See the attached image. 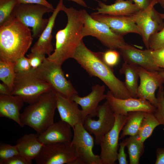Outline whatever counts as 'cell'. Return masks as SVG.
<instances>
[{"mask_svg": "<svg viewBox=\"0 0 164 164\" xmlns=\"http://www.w3.org/2000/svg\"><path fill=\"white\" fill-rule=\"evenodd\" d=\"M102 53L91 51L82 40L72 58L75 60L90 76L97 77L101 80L114 97L121 99L132 97L124 82L115 75L113 69L107 65L103 60Z\"/></svg>", "mask_w": 164, "mask_h": 164, "instance_id": "obj_1", "label": "cell"}, {"mask_svg": "<svg viewBox=\"0 0 164 164\" xmlns=\"http://www.w3.org/2000/svg\"><path fill=\"white\" fill-rule=\"evenodd\" d=\"M62 11L67 16V25L56 33L54 52L46 58L61 66L66 60L72 58L76 48L84 37L82 34L83 20L80 10L67 7L63 4Z\"/></svg>", "mask_w": 164, "mask_h": 164, "instance_id": "obj_2", "label": "cell"}, {"mask_svg": "<svg viewBox=\"0 0 164 164\" xmlns=\"http://www.w3.org/2000/svg\"><path fill=\"white\" fill-rule=\"evenodd\" d=\"M33 40L29 27L16 19L0 27V60L15 63L24 56Z\"/></svg>", "mask_w": 164, "mask_h": 164, "instance_id": "obj_3", "label": "cell"}, {"mask_svg": "<svg viewBox=\"0 0 164 164\" xmlns=\"http://www.w3.org/2000/svg\"><path fill=\"white\" fill-rule=\"evenodd\" d=\"M56 108V92L53 90L41 94L29 104L20 114L23 127L27 125L40 134L54 122Z\"/></svg>", "mask_w": 164, "mask_h": 164, "instance_id": "obj_4", "label": "cell"}, {"mask_svg": "<svg viewBox=\"0 0 164 164\" xmlns=\"http://www.w3.org/2000/svg\"><path fill=\"white\" fill-rule=\"evenodd\" d=\"M52 9L45 5L32 3H17L13 9L11 17L26 26L32 28L33 38L39 37L47 25L49 19H43L46 13L53 12Z\"/></svg>", "mask_w": 164, "mask_h": 164, "instance_id": "obj_5", "label": "cell"}, {"mask_svg": "<svg viewBox=\"0 0 164 164\" xmlns=\"http://www.w3.org/2000/svg\"><path fill=\"white\" fill-rule=\"evenodd\" d=\"M53 90L48 83L39 79L35 69L16 73L11 95L21 97L29 104L41 94Z\"/></svg>", "mask_w": 164, "mask_h": 164, "instance_id": "obj_6", "label": "cell"}, {"mask_svg": "<svg viewBox=\"0 0 164 164\" xmlns=\"http://www.w3.org/2000/svg\"><path fill=\"white\" fill-rule=\"evenodd\" d=\"M80 11L83 20L84 37H95L104 46L110 49H119L126 43L123 36L115 34L107 25L94 19L85 9Z\"/></svg>", "mask_w": 164, "mask_h": 164, "instance_id": "obj_7", "label": "cell"}, {"mask_svg": "<svg viewBox=\"0 0 164 164\" xmlns=\"http://www.w3.org/2000/svg\"><path fill=\"white\" fill-rule=\"evenodd\" d=\"M35 71L37 77L49 84L55 92L69 99L73 94H78L70 80L65 77L61 65L46 58Z\"/></svg>", "mask_w": 164, "mask_h": 164, "instance_id": "obj_8", "label": "cell"}, {"mask_svg": "<svg viewBox=\"0 0 164 164\" xmlns=\"http://www.w3.org/2000/svg\"><path fill=\"white\" fill-rule=\"evenodd\" d=\"M72 128L71 143L75 151V164H101L100 155L93 151L94 139L84 128L82 122H78Z\"/></svg>", "mask_w": 164, "mask_h": 164, "instance_id": "obj_9", "label": "cell"}, {"mask_svg": "<svg viewBox=\"0 0 164 164\" xmlns=\"http://www.w3.org/2000/svg\"><path fill=\"white\" fill-rule=\"evenodd\" d=\"M158 3V0H153L146 8L130 15L136 24L142 37L145 46L149 49V42L150 36L161 30L164 27V22L161 13L154 6Z\"/></svg>", "mask_w": 164, "mask_h": 164, "instance_id": "obj_10", "label": "cell"}, {"mask_svg": "<svg viewBox=\"0 0 164 164\" xmlns=\"http://www.w3.org/2000/svg\"><path fill=\"white\" fill-rule=\"evenodd\" d=\"M34 160L37 164H75L71 142L44 144Z\"/></svg>", "mask_w": 164, "mask_h": 164, "instance_id": "obj_11", "label": "cell"}, {"mask_svg": "<svg viewBox=\"0 0 164 164\" xmlns=\"http://www.w3.org/2000/svg\"><path fill=\"white\" fill-rule=\"evenodd\" d=\"M97 116L98 118L96 120L90 116H87L83 125L89 133L94 135L95 143L100 145L104 136L113 127L115 121V114L107 101L98 106Z\"/></svg>", "mask_w": 164, "mask_h": 164, "instance_id": "obj_12", "label": "cell"}, {"mask_svg": "<svg viewBox=\"0 0 164 164\" xmlns=\"http://www.w3.org/2000/svg\"><path fill=\"white\" fill-rule=\"evenodd\" d=\"M115 121L112 128L103 137L100 145L101 164H114L117 160L119 134L127 115L115 114Z\"/></svg>", "mask_w": 164, "mask_h": 164, "instance_id": "obj_13", "label": "cell"}, {"mask_svg": "<svg viewBox=\"0 0 164 164\" xmlns=\"http://www.w3.org/2000/svg\"><path fill=\"white\" fill-rule=\"evenodd\" d=\"M119 50L124 62L140 66L149 71L164 70L155 63L152 53V50L150 49L140 50L126 43Z\"/></svg>", "mask_w": 164, "mask_h": 164, "instance_id": "obj_14", "label": "cell"}, {"mask_svg": "<svg viewBox=\"0 0 164 164\" xmlns=\"http://www.w3.org/2000/svg\"><path fill=\"white\" fill-rule=\"evenodd\" d=\"M106 99L114 114L127 115L130 111H141L154 113L156 107L146 100L133 97L121 99L114 97L110 91L106 94Z\"/></svg>", "mask_w": 164, "mask_h": 164, "instance_id": "obj_15", "label": "cell"}, {"mask_svg": "<svg viewBox=\"0 0 164 164\" xmlns=\"http://www.w3.org/2000/svg\"><path fill=\"white\" fill-rule=\"evenodd\" d=\"M138 67L140 83L138 89V97L148 100L157 107L155 92L158 88L163 86L164 79L159 71L151 72L140 66Z\"/></svg>", "mask_w": 164, "mask_h": 164, "instance_id": "obj_16", "label": "cell"}, {"mask_svg": "<svg viewBox=\"0 0 164 164\" xmlns=\"http://www.w3.org/2000/svg\"><path fill=\"white\" fill-rule=\"evenodd\" d=\"M94 19L107 25L114 32L123 36L129 33H141L130 15H116L96 14H90Z\"/></svg>", "mask_w": 164, "mask_h": 164, "instance_id": "obj_17", "label": "cell"}, {"mask_svg": "<svg viewBox=\"0 0 164 164\" xmlns=\"http://www.w3.org/2000/svg\"><path fill=\"white\" fill-rule=\"evenodd\" d=\"M91 91L87 95L81 97L78 94L72 95L69 98L79 105L82 112L83 123L86 117L89 115L92 118L97 116V110L99 103L106 99L104 85L96 84L92 87Z\"/></svg>", "mask_w": 164, "mask_h": 164, "instance_id": "obj_18", "label": "cell"}, {"mask_svg": "<svg viewBox=\"0 0 164 164\" xmlns=\"http://www.w3.org/2000/svg\"><path fill=\"white\" fill-rule=\"evenodd\" d=\"M72 128L69 124L61 120L54 122L39 134L38 140L43 144L71 142L73 136Z\"/></svg>", "mask_w": 164, "mask_h": 164, "instance_id": "obj_19", "label": "cell"}, {"mask_svg": "<svg viewBox=\"0 0 164 164\" xmlns=\"http://www.w3.org/2000/svg\"><path fill=\"white\" fill-rule=\"evenodd\" d=\"M63 5V0H60L52 15L49 19L47 25L39 37L37 41L31 48V52L45 55L46 54L48 56L51 55V52L53 50L52 43V30L58 14L60 11H62Z\"/></svg>", "mask_w": 164, "mask_h": 164, "instance_id": "obj_20", "label": "cell"}, {"mask_svg": "<svg viewBox=\"0 0 164 164\" xmlns=\"http://www.w3.org/2000/svg\"><path fill=\"white\" fill-rule=\"evenodd\" d=\"M56 94V108L61 120L69 124L72 128L80 122L83 123L82 111L79 108L78 104L58 93Z\"/></svg>", "mask_w": 164, "mask_h": 164, "instance_id": "obj_21", "label": "cell"}, {"mask_svg": "<svg viewBox=\"0 0 164 164\" xmlns=\"http://www.w3.org/2000/svg\"><path fill=\"white\" fill-rule=\"evenodd\" d=\"M24 102L18 96L0 94V117L12 119L23 127L20 121V111Z\"/></svg>", "mask_w": 164, "mask_h": 164, "instance_id": "obj_22", "label": "cell"}, {"mask_svg": "<svg viewBox=\"0 0 164 164\" xmlns=\"http://www.w3.org/2000/svg\"><path fill=\"white\" fill-rule=\"evenodd\" d=\"M98 6L94 9L96 14H108L116 15H129L140 9L132 0H116L114 3L107 5L101 1L95 0Z\"/></svg>", "mask_w": 164, "mask_h": 164, "instance_id": "obj_23", "label": "cell"}, {"mask_svg": "<svg viewBox=\"0 0 164 164\" xmlns=\"http://www.w3.org/2000/svg\"><path fill=\"white\" fill-rule=\"evenodd\" d=\"M39 135L37 133L25 134L16 142V145L19 153L31 162L44 145L38 140Z\"/></svg>", "mask_w": 164, "mask_h": 164, "instance_id": "obj_24", "label": "cell"}, {"mask_svg": "<svg viewBox=\"0 0 164 164\" xmlns=\"http://www.w3.org/2000/svg\"><path fill=\"white\" fill-rule=\"evenodd\" d=\"M120 73L125 76V86L131 96L138 98V81L139 78L138 66L124 62L120 70Z\"/></svg>", "mask_w": 164, "mask_h": 164, "instance_id": "obj_25", "label": "cell"}, {"mask_svg": "<svg viewBox=\"0 0 164 164\" xmlns=\"http://www.w3.org/2000/svg\"><path fill=\"white\" fill-rule=\"evenodd\" d=\"M145 112L135 111L128 113L125 123L119 136V140L123 139L126 135L134 136L137 135Z\"/></svg>", "mask_w": 164, "mask_h": 164, "instance_id": "obj_26", "label": "cell"}, {"mask_svg": "<svg viewBox=\"0 0 164 164\" xmlns=\"http://www.w3.org/2000/svg\"><path fill=\"white\" fill-rule=\"evenodd\" d=\"M123 141L128 150L129 164H139L140 159L144 151V143L139 140L137 135L129 136Z\"/></svg>", "mask_w": 164, "mask_h": 164, "instance_id": "obj_27", "label": "cell"}, {"mask_svg": "<svg viewBox=\"0 0 164 164\" xmlns=\"http://www.w3.org/2000/svg\"><path fill=\"white\" fill-rule=\"evenodd\" d=\"M160 125L154 113L146 112L137 135L138 138L144 143L151 135L155 128Z\"/></svg>", "mask_w": 164, "mask_h": 164, "instance_id": "obj_28", "label": "cell"}, {"mask_svg": "<svg viewBox=\"0 0 164 164\" xmlns=\"http://www.w3.org/2000/svg\"><path fill=\"white\" fill-rule=\"evenodd\" d=\"M15 62L0 60V79L11 91L16 73L14 70Z\"/></svg>", "mask_w": 164, "mask_h": 164, "instance_id": "obj_29", "label": "cell"}, {"mask_svg": "<svg viewBox=\"0 0 164 164\" xmlns=\"http://www.w3.org/2000/svg\"><path fill=\"white\" fill-rule=\"evenodd\" d=\"M18 0H0V27L12 20V12Z\"/></svg>", "mask_w": 164, "mask_h": 164, "instance_id": "obj_30", "label": "cell"}, {"mask_svg": "<svg viewBox=\"0 0 164 164\" xmlns=\"http://www.w3.org/2000/svg\"><path fill=\"white\" fill-rule=\"evenodd\" d=\"M156 98L157 106L154 114L160 125L164 126V90L163 86L159 88Z\"/></svg>", "mask_w": 164, "mask_h": 164, "instance_id": "obj_31", "label": "cell"}, {"mask_svg": "<svg viewBox=\"0 0 164 164\" xmlns=\"http://www.w3.org/2000/svg\"><path fill=\"white\" fill-rule=\"evenodd\" d=\"M149 44V49L152 50L164 47V26L161 30L151 35Z\"/></svg>", "mask_w": 164, "mask_h": 164, "instance_id": "obj_32", "label": "cell"}, {"mask_svg": "<svg viewBox=\"0 0 164 164\" xmlns=\"http://www.w3.org/2000/svg\"><path fill=\"white\" fill-rule=\"evenodd\" d=\"M19 154L16 145H12L2 142L0 143V161L6 160Z\"/></svg>", "mask_w": 164, "mask_h": 164, "instance_id": "obj_33", "label": "cell"}, {"mask_svg": "<svg viewBox=\"0 0 164 164\" xmlns=\"http://www.w3.org/2000/svg\"><path fill=\"white\" fill-rule=\"evenodd\" d=\"M120 53L116 50L110 49L102 53V59L109 67H113L116 65L120 59Z\"/></svg>", "mask_w": 164, "mask_h": 164, "instance_id": "obj_34", "label": "cell"}, {"mask_svg": "<svg viewBox=\"0 0 164 164\" xmlns=\"http://www.w3.org/2000/svg\"><path fill=\"white\" fill-rule=\"evenodd\" d=\"M32 69L28 58L24 56L18 59L15 62L14 70L16 73L28 72Z\"/></svg>", "mask_w": 164, "mask_h": 164, "instance_id": "obj_35", "label": "cell"}, {"mask_svg": "<svg viewBox=\"0 0 164 164\" xmlns=\"http://www.w3.org/2000/svg\"><path fill=\"white\" fill-rule=\"evenodd\" d=\"M45 55L36 53H32L27 55L30 65L33 69L39 67L46 58Z\"/></svg>", "mask_w": 164, "mask_h": 164, "instance_id": "obj_36", "label": "cell"}, {"mask_svg": "<svg viewBox=\"0 0 164 164\" xmlns=\"http://www.w3.org/2000/svg\"><path fill=\"white\" fill-rule=\"evenodd\" d=\"M32 163L20 153L0 161V164H31Z\"/></svg>", "mask_w": 164, "mask_h": 164, "instance_id": "obj_37", "label": "cell"}, {"mask_svg": "<svg viewBox=\"0 0 164 164\" xmlns=\"http://www.w3.org/2000/svg\"><path fill=\"white\" fill-rule=\"evenodd\" d=\"M152 53L157 65L164 70V47L152 50Z\"/></svg>", "mask_w": 164, "mask_h": 164, "instance_id": "obj_38", "label": "cell"}, {"mask_svg": "<svg viewBox=\"0 0 164 164\" xmlns=\"http://www.w3.org/2000/svg\"><path fill=\"white\" fill-rule=\"evenodd\" d=\"M119 146L117 155L118 163L119 164H127V155L125 151V144L123 140L119 144Z\"/></svg>", "mask_w": 164, "mask_h": 164, "instance_id": "obj_39", "label": "cell"}, {"mask_svg": "<svg viewBox=\"0 0 164 164\" xmlns=\"http://www.w3.org/2000/svg\"><path fill=\"white\" fill-rule=\"evenodd\" d=\"M18 3H32L45 5L50 8L54 9L53 6L46 0H18Z\"/></svg>", "mask_w": 164, "mask_h": 164, "instance_id": "obj_40", "label": "cell"}, {"mask_svg": "<svg viewBox=\"0 0 164 164\" xmlns=\"http://www.w3.org/2000/svg\"><path fill=\"white\" fill-rule=\"evenodd\" d=\"M155 164H164V148H158L156 151Z\"/></svg>", "mask_w": 164, "mask_h": 164, "instance_id": "obj_41", "label": "cell"}, {"mask_svg": "<svg viewBox=\"0 0 164 164\" xmlns=\"http://www.w3.org/2000/svg\"><path fill=\"white\" fill-rule=\"evenodd\" d=\"M140 10L146 8L152 2L151 0H132Z\"/></svg>", "mask_w": 164, "mask_h": 164, "instance_id": "obj_42", "label": "cell"}, {"mask_svg": "<svg viewBox=\"0 0 164 164\" xmlns=\"http://www.w3.org/2000/svg\"><path fill=\"white\" fill-rule=\"evenodd\" d=\"M0 94L10 95L11 93L8 86L4 83H0Z\"/></svg>", "mask_w": 164, "mask_h": 164, "instance_id": "obj_43", "label": "cell"}, {"mask_svg": "<svg viewBox=\"0 0 164 164\" xmlns=\"http://www.w3.org/2000/svg\"><path fill=\"white\" fill-rule=\"evenodd\" d=\"M73 2L76 3L85 7H87L88 6L84 0H68Z\"/></svg>", "mask_w": 164, "mask_h": 164, "instance_id": "obj_44", "label": "cell"}, {"mask_svg": "<svg viewBox=\"0 0 164 164\" xmlns=\"http://www.w3.org/2000/svg\"><path fill=\"white\" fill-rule=\"evenodd\" d=\"M158 3L164 9V0H158Z\"/></svg>", "mask_w": 164, "mask_h": 164, "instance_id": "obj_45", "label": "cell"}, {"mask_svg": "<svg viewBox=\"0 0 164 164\" xmlns=\"http://www.w3.org/2000/svg\"><path fill=\"white\" fill-rule=\"evenodd\" d=\"M161 76L164 79V70H162L159 72Z\"/></svg>", "mask_w": 164, "mask_h": 164, "instance_id": "obj_46", "label": "cell"}, {"mask_svg": "<svg viewBox=\"0 0 164 164\" xmlns=\"http://www.w3.org/2000/svg\"><path fill=\"white\" fill-rule=\"evenodd\" d=\"M161 15L162 18L164 19V13H161Z\"/></svg>", "mask_w": 164, "mask_h": 164, "instance_id": "obj_47", "label": "cell"}, {"mask_svg": "<svg viewBox=\"0 0 164 164\" xmlns=\"http://www.w3.org/2000/svg\"><path fill=\"white\" fill-rule=\"evenodd\" d=\"M102 0L104 2H106L107 1V0Z\"/></svg>", "mask_w": 164, "mask_h": 164, "instance_id": "obj_48", "label": "cell"}, {"mask_svg": "<svg viewBox=\"0 0 164 164\" xmlns=\"http://www.w3.org/2000/svg\"><path fill=\"white\" fill-rule=\"evenodd\" d=\"M151 0V1H152L153 0Z\"/></svg>", "mask_w": 164, "mask_h": 164, "instance_id": "obj_49", "label": "cell"}]
</instances>
